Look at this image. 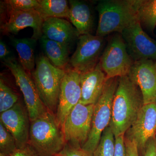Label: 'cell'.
I'll use <instances>...</instances> for the list:
<instances>
[{"label":"cell","mask_w":156,"mask_h":156,"mask_svg":"<svg viewBox=\"0 0 156 156\" xmlns=\"http://www.w3.org/2000/svg\"><path fill=\"white\" fill-rule=\"evenodd\" d=\"M144 105L143 97L139 87L128 75L119 77L109 125L115 137L125 134Z\"/></svg>","instance_id":"1"},{"label":"cell","mask_w":156,"mask_h":156,"mask_svg":"<svg viewBox=\"0 0 156 156\" xmlns=\"http://www.w3.org/2000/svg\"><path fill=\"white\" fill-rule=\"evenodd\" d=\"M140 0H102L96 10L99 15L96 35L103 37L112 33L121 34L137 19Z\"/></svg>","instance_id":"2"},{"label":"cell","mask_w":156,"mask_h":156,"mask_svg":"<svg viewBox=\"0 0 156 156\" xmlns=\"http://www.w3.org/2000/svg\"><path fill=\"white\" fill-rule=\"evenodd\" d=\"M40 156H55L66 142L56 115L48 111L30 122L29 143Z\"/></svg>","instance_id":"3"},{"label":"cell","mask_w":156,"mask_h":156,"mask_svg":"<svg viewBox=\"0 0 156 156\" xmlns=\"http://www.w3.org/2000/svg\"><path fill=\"white\" fill-rule=\"evenodd\" d=\"M66 70L54 66L46 56L36 59V67L31 74L39 97L48 111L56 115L62 82Z\"/></svg>","instance_id":"4"},{"label":"cell","mask_w":156,"mask_h":156,"mask_svg":"<svg viewBox=\"0 0 156 156\" xmlns=\"http://www.w3.org/2000/svg\"><path fill=\"white\" fill-rule=\"evenodd\" d=\"M119 77L107 80L102 93L94 105L91 130L82 149L93 156L103 131L109 125L112 115V104Z\"/></svg>","instance_id":"5"},{"label":"cell","mask_w":156,"mask_h":156,"mask_svg":"<svg viewBox=\"0 0 156 156\" xmlns=\"http://www.w3.org/2000/svg\"><path fill=\"white\" fill-rule=\"evenodd\" d=\"M134 62L122 35L117 33L108 40L99 62L108 79L128 75Z\"/></svg>","instance_id":"6"},{"label":"cell","mask_w":156,"mask_h":156,"mask_svg":"<svg viewBox=\"0 0 156 156\" xmlns=\"http://www.w3.org/2000/svg\"><path fill=\"white\" fill-rule=\"evenodd\" d=\"M94 106L79 102L69 113L62 127L66 143L82 148L87 141L91 130Z\"/></svg>","instance_id":"7"},{"label":"cell","mask_w":156,"mask_h":156,"mask_svg":"<svg viewBox=\"0 0 156 156\" xmlns=\"http://www.w3.org/2000/svg\"><path fill=\"white\" fill-rule=\"evenodd\" d=\"M3 62L14 76L23 93L30 122L48 112L39 97L31 75L23 69L15 58Z\"/></svg>","instance_id":"8"},{"label":"cell","mask_w":156,"mask_h":156,"mask_svg":"<svg viewBox=\"0 0 156 156\" xmlns=\"http://www.w3.org/2000/svg\"><path fill=\"white\" fill-rule=\"evenodd\" d=\"M76 49L70 58V68L80 74L94 69L100 61L104 50L103 37L83 35L78 37Z\"/></svg>","instance_id":"9"},{"label":"cell","mask_w":156,"mask_h":156,"mask_svg":"<svg viewBox=\"0 0 156 156\" xmlns=\"http://www.w3.org/2000/svg\"><path fill=\"white\" fill-rule=\"evenodd\" d=\"M1 8L6 11V16L1 15V31L5 34H17L20 31L27 27L33 30L31 37L39 40L43 36L42 26L44 19L36 10H14L7 8L1 2Z\"/></svg>","instance_id":"10"},{"label":"cell","mask_w":156,"mask_h":156,"mask_svg":"<svg viewBox=\"0 0 156 156\" xmlns=\"http://www.w3.org/2000/svg\"><path fill=\"white\" fill-rule=\"evenodd\" d=\"M121 34L128 53L134 62L142 59L156 60V41L143 30L138 18Z\"/></svg>","instance_id":"11"},{"label":"cell","mask_w":156,"mask_h":156,"mask_svg":"<svg viewBox=\"0 0 156 156\" xmlns=\"http://www.w3.org/2000/svg\"><path fill=\"white\" fill-rule=\"evenodd\" d=\"M80 73L71 68L66 69L60 87L56 120L62 128L66 119L81 99Z\"/></svg>","instance_id":"12"},{"label":"cell","mask_w":156,"mask_h":156,"mask_svg":"<svg viewBox=\"0 0 156 156\" xmlns=\"http://www.w3.org/2000/svg\"><path fill=\"white\" fill-rule=\"evenodd\" d=\"M156 136V103L144 105L125 138L136 143L140 153L147 141Z\"/></svg>","instance_id":"13"},{"label":"cell","mask_w":156,"mask_h":156,"mask_svg":"<svg viewBox=\"0 0 156 156\" xmlns=\"http://www.w3.org/2000/svg\"><path fill=\"white\" fill-rule=\"evenodd\" d=\"M0 122L14 136L17 148L28 144L30 119L27 110L19 101L11 108L1 113Z\"/></svg>","instance_id":"14"},{"label":"cell","mask_w":156,"mask_h":156,"mask_svg":"<svg viewBox=\"0 0 156 156\" xmlns=\"http://www.w3.org/2000/svg\"><path fill=\"white\" fill-rule=\"evenodd\" d=\"M128 76L139 87L144 105L156 101V60L142 59L134 62Z\"/></svg>","instance_id":"15"},{"label":"cell","mask_w":156,"mask_h":156,"mask_svg":"<svg viewBox=\"0 0 156 156\" xmlns=\"http://www.w3.org/2000/svg\"><path fill=\"white\" fill-rule=\"evenodd\" d=\"M107 80L100 62L93 69L80 74L81 96L79 102L85 105H95L100 97Z\"/></svg>","instance_id":"16"},{"label":"cell","mask_w":156,"mask_h":156,"mask_svg":"<svg viewBox=\"0 0 156 156\" xmlns=\"http://www.w3.org/2000/svg\"><path fill=\"white\" fill-rule=\"evenodd\" d=\"M42 32L48 39L69 47L79 37L77 31L69 21L56 17L44 19Z\"/></svg>","instance_id":"17"},{"label":"cell","mask_w":156,"mask_h":156,"mask_svg":"<svg viewBox=\"0 0 156 156\" xmlns=\"http://www.w3.org/2000/svg\"><path fill=\"white\" fill-rule=\"evenodd\" d=\"M69 2L70 11L68 20L77 31L79 36L91 34L94 18L90 6L83 1L70 0Z\"/></svg>","instance_id":"18"},{"label":"cell","mask_w":156,"mask_h":156,"mask_svg":"<svg viewBox=\"0 0 156 156\" xmlns=\"http://www.w3.org/2000/svg\"><path fill=\"white\" fill-rule=\"evenodd\" d=\"M39 40L45 56L51 63L60 69H66L70 58V47L50 40L44 35Z\"/></svg>","instance_id":"19"},{"label":"cell","mask_w":156,"mask_h":156,"mask_svg":"<svg viewBox=\"0 0 156 156\" xmlns=\"http://www.w3.org/2000/svg\"><path fill=\"white\" fill-rule=\"evenodd\" d=\"M10 40L18 53L20 64L27 72L31 75L35 68L34 49L37 40L32 37L18 39L12 37Z\"/></svg>","instance_id":"20"},{"label":"cell","mask_w":156,"mask_h":156,"mask_svg":"<svg viewBox=\"0 0 156 156\" xmlns=\"http://www.w3.org/2000/svg\"><path fill=\"white\" fill-rule=\"evenodd\" d=\"M37 11L44 18L49 17L69 18L70 8L66 0H38Z\"/></svg>","instance_id":"21"},{"label":"cell","mask_w":156,"mask_h":156,"mask_svg":"<svg viewBox=\"0 0 156 156\" xmlns=\"http://www.w3.org/2000/svg\"><path fill=\"white\" fill-rule=\"evenodd\" d=\"M137 17L141 26L153 32L156 27V0H140Z\"/></svg>","instance_id":"22"},{"label":"cell","mask_w":156,"mask_h":156,"mask_svg":"<svg viewBox=\"0 0 156 156\" xmlns=\"http://www.w3.org/2000/svg\"><path fill=\"white\" fill-rule=\"evenodd\" d=\"M115 136L109 126L103 131L92 156H114Z\"/></svg>","instance_id":"23"},{"label":"cell","mask_w":156,"mask_h":156,"mask_svg":"<svg viewBox=\"0 0 156 156\" xmlns=\"http://www.w3.org/2000/svg\"><path fill=\"white\" fill-rule=\"evenodd\" d=\"M18 95L8 86L2 79H0V113L8 110L18 101Z\"/></svg>","instance_id":"24"},{"label":"cell","mask_w":156,"mask_h":156,"mask_svg":"<svg viewBox=\"0 0 156 156\" xmlns=\"http://www.w3.org/2000/svg\"><path fill=\"white\" fill-rule=\"evenodd\" d=\"M17 149L14 136L0 122V152L11 155Z\"/></svg>","instance_id":"25"},{"label":"cell","mask_w":156,"mask_h":156,"mask_svg":"<svg viewBox=\"0 0 156 156\" xmlns=\"http://www.w3.org/2000/svg\"><path fill=\"white\" fill-rule=\"evenodd\" d=\"M3 2L7 8L18 11L37 10L39 6L38 0H6Z\"/></svg>","instance_id":"26"},{"label":"cell","mask_w":156,"mask_h":156,"mask_svg":"<svg viewBox=\"0 0 156 156\" xmlns=\"http://www.w3.org/2000/svg\"><path fill=\"white\" fill-rule=\"evenodd\" d=\"M58 156H92L81 147H76L66 144Z\"/></svg>","instance_id":"27"},{"label":"cell","mask_w":156,"mask_h":156,"mask_svg":"<svg viewBox=\"0 0 156 156\" xmlns=\"http://www.w3.org/2000/svg\"><path fill=\"white\" fill-rule=\"evenodd\" d=\"M139 154L140 156H156V136L147 141Z\"/></svg>","instance_id":"28"},{"label":"cell","mask_w":156,"mask_h":156,"mask_svg":"<svg viewBox=\"0 0 156 156\" xmlns=\"http://www.w3.org/2000/svg\"><path fill=\"white\" fill-rule=\"evenodd\" d=\"M114 156H126L125 134L115 137Z\"/></svg>","instance_id":"29"},{"label":"cell","mask_w":156,"mask_h":156,"mask_svg":"<svg viewBox=\"0 0 156 156\" xmlns=\"http://www.w3.org/2000/svg\"><path fill=\"white\" fill-rule=\"evenodd\" d=\"M11 156H40L37 152L29 144L23 147L17 148Z\"/></svg>","instance_id":"30"},{"label":"cell","mask_w":156,"mask_h":156,"mask_svg":"<svg viewBox=\"0 0 156 156\" xmlns=\"http://www.w3.org/2000/svg\"><path fill=\"white\" fill-rule=\"evenodd\" d=\"M126 156H140L138 148L134 141L125 138Z\"/></svg>","instance_id":"31"},{"label":"cell","mask_w":156,"mask_h":156,"mask_svg":"<svg viewBox=\"0 0 156 156\" xmlns=\"http://www.w3.org/2000/svg\"><path fill=\"white\" fill-rule=\"evenodd\" d=\"M11 55V52L6 44L1 40L0 41V58L1 61L4 62L9 59L14 58Z\"/></svg>","instance_id":"32"},{"label":"cell","mask_w":156,"mask_h":156,"mask_svg":"<svg viewBox=\"0 0 156 156\" xmlns=\"http://www.w3.org/2000/svg\"><path fill=\"white\" fill-rule=\"evenodd\" d=\"M0 156H11V155L4 153L0 152Z\"/></svg>","instance_id":"33"},{"label":"cell","mask_w":156,"mask_h":156,"mask_svg":"<svg viewBox=\"0 0 156 156\" xmlns=\"http://www.w3.org/2000/svg\"><path fill=\"white\" fill-rule=\"evenodd\" d=\"M55 156H58V155H56Z\"/></svg>","instance_id":"34"},{"label":"cell","mask_w":156,"mask_h":156,"mask_svg":"<svg viewBox=\"0 0 156 156\" xmlns=\"http://www.w3.org/2000/svg\"><path fill=\"white\" fill-rule=\"evenodd\" d=\"M155 103H156V102H155Z\"/></svg>","instance_id":"35"}]
</instances>
